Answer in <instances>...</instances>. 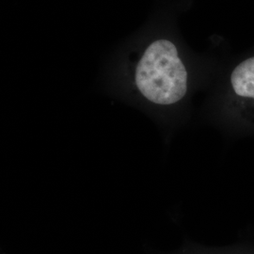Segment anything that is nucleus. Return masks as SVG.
<instances>
[{
    "mask_svg": "<svg viewBox=\"0 0 254 254\" xmlns=\"http://www.w3.org/2000/svg\"><path fill=\"white\" fill-rule=\"evenodd\" d=\"M116 66L128 93L146 106L175 105L188 92L189 73L178 47L148 28L119 52Z\"/></svg>",
    "mask_w": 254,
    "mask_h": 254,
    "instance_id": "1",
    "label": "nucleus"
},
{
    "mask_svg": "<svg viewBox=\"0 0 254 254\" xmlns=\"http://www.w3.org/2000/svg\"><path fill=\"white\" fill-rule=\"evenodd\" d=\"M231 83L237 95L254 99V57L236 67L231 75Z\"/></svg>",
    "mask_w": 254,
    "mask_h": 254,
    "instance_id": "2",
    "label": "nucleus"
}]
</instances>
